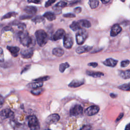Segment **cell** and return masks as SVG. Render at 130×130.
Returning a JSON list of instances; mask_svg holds the SVG:
<instances>
[{"mask_svg": "<svg viewBox=\"0 0 130 130\" xmlns=\"http://www.w3.org/2000/svg\"><path fill=\"white\" fill-rule=\"evenodd\" d=\"M119 75L122 78L124 79L130 78V69L126 71H120L119 73Z\"/></svg>", "mask_w": 130, "mask_h": 130, "instance_id": "obj_23", "label": "cell"}, {"mask_svg": "<svg viewBox=\"0 0 130 130\" xmlns=\"http://www.w3.org/2000/svg\"><path fill=\"white\" fill-rule=\"evenodd\" d=\"M57 0H48L46 3L45 4V7L47 8L49 6H50L52 4H53L54 2H55Z\"/></svg>", "mask_w": 130, "mask_h": 130, "instance_id": "obj_34", "label": "cell"}, {"mask_svg": "<svg viewBox=\"0 0 130 130\" xmlns=\"http://www.w3.org/2000/svg\"><path fill=\"white\" fill-rule=\"evenodd\" d=\"M123 113L120 114V115H119V116L117 117V119H116V121H119V120H120V119H121V118L123 117Z\"/></svg>", "mask_w": 130, "mask_h": 130, "instance_id": "obj_44", "label": "cell"}, {"mask_svg": "<svg viewBox=\"0 0 130 130\" xmlns=\"http://www.w3.org/2000/svg\"><path fill=\"white\" fill-rule=\"evenodd\" d=\"M125 130H130V123H129V124H128L126 126V127H125Z\"/></svg>", "mask_w": 130, "mask_h": 130, "instance_id": "obj_47", "label": "cell"}, {"mask_svg": "<svg viewBox=\"0 0 130 130\" xmlns=\"http://www.w3.org/2000/svg\"><path fill=\"white\" fill-rule=\"evenodd\" d=\"M110 0H101V1L102 2L103 4H107L109 2Z\"/></svg>", "mask_w": 130, "mask_h": 130, "instance_id": "obj_45", "label": "cell"}, {"mask_svg": "<svg viewBox=\"0 0 130 130\" xmlns=\"http://www.w3.org/2000/svg\"><path fill=\"white\" fill-rule=\"evenodd\" d=\"M21 56L25 58H29L33 55V50L31 48L23 49L20 52Z\"/></svg>", "mask_w": 130, "mask_h": 130, "instance_id": "obj_12", "label": "cell"}, {"mask_svg": "<svg viewBox=\"0 0 130 130\" xmlns=\"http://www.w3.org/2000/svg\"><path fill=\"white\" fill-rule=\"evenodd\" d=\"M92 47L87 46V45H85V46H81L78 47L76 49V52L78 53V54H81L85 52H89L90 50L92 49Z\"/></svg>", "mask_w": 130, "mask_h": 130, "instance_id": "obj_13", "label": "cell"}, {"mask_svg": "<svg viewBox=\"0 0 130 130\" xmlns=\"http://www.w3.org/2000/svg\"><path fill=\"white\" fill-rule=\"evenodd\" d=\"M129 60H123L121 62V67L122 68H124L127 67L129 63Z\"/></svg>", "mask_w": 130, "mask_h": 130, "instance_id": "obj_33", "label": "cell"}, {"mask_svg": "<svg viewBox=\"0 0 130 130\" xmlns=\"http://www.w3.org/2000/svg\"><path fill=\"white\" fill-rule=\"evenodd\" d=\"M7 49L10 51L14 57H16L18 56V52L20 50L19 48L16 46H7Z\"/></svg>", "mask_w": 130, "mask_h": 130, "instance_id": "obj_16", "label": "cell"}, {"mask_svg": "<svg viewBox=\"0 0 130 130\" xmlns=\"http://www.w3.org/2000/svg\"><path fill=\"white\" fill-rule=\"evenodd\" d=\"M79 24H80V25L81 26L84 27H87V28H89L91 26V23L90 22L85 19H82V20H80L78 21Z\"/></svg>", "mask_w": 130, "mask_h": 130, "instance_id": "obj_25", "label": "cell"}, {"mask_svg": "<svg viewBox=\"0 0 130 130\" xmlns=\"http://www.w3.org/2000/svg\"><path fill=\"white\" fill-rule=\"evenodd\" d=\"M24 11L28 14H35L37 11V8L34 6H26L24 8Z\"/></svg>", "mask_w": 130, "mask_h": 130, "instance_id": "obj_17", "label": "cell"}, {"mask_svg": "<svg viewBox=\"0 0 130 130\" xmlns=\"http://www.w3.org/2000/svg\"><path fill=\"white\" fill-rule=\"evenodd\" d=\"M118 88L124 91H130V83L122 84L119 86Z\"/></svg>", "mask_w": 130, "mask_h": 130, "instance_id": "obj_27", "label": "cell"}, {"mask_svg": "<svg viewBox=\"0 0 130 130\" xmlns=\"http://www.w3.org/2000/svg\"><path fill=\"white\" fill-rule=\"evenodd\" d=\"M1 61L3 62L4 61V59L3 58V50H2V48H1Z\"/></svg>", "mask_w": 130, "mask_h": 130, "instance_id": "obj_43", "label": "cell"}, {"mask_svg": "<svg viewBox=\"0 0 130 130\" xmlns=\"http://www.w3.org/2000/svg\"><path fill=\"white\" fill-rule=\"evenodd\" d=\"M18 36L20 43L24 46L28 47L32 43V39L29 37L28 33L26 30H22L18 32Z\"/></svg>", "mask_w": 130, "mask_h": 130, "instance_id": "obj_2", "label": "cell"}, {"mask_svg": "<svg viewBox=\"0 0 130 130\" xmlns=\"http://www.w3.org/2000/svg\"><path fill=\"white\" fill-rule=\"evenodd\" d=\"M88 65L89 66H91V67H93V68H95V67H97L98 66V63H96V62H90V63H89L88 64Z\"/></svg>", "mask_w": 130, "mask_h": 130, "instance_id": "obj_40", "label": "cell"}, {"mask_svg": "<svg viewBox=\"0 0 130 130\" xmlns=\"http://www.w3.org/2000/svg\"><path fill=\"white\" fill-rule=\"evenodd\" d=\"M31 17V16L29 15H23L21 17H20V19H29Z\"/></svg>", "mask_w": 130, "mask_h": 130, "instance_id": "obj_38", "label": "cell"}, {"mask_svg": "<svg viewBox=\"0 0 130 130\" xmlns=\"http://www.w3.org/2000/svg\"><path fill=\"white\" fill-rule=\"evenodd\" d=\"M43 82H38L36 81L35 82L30 83L28 84V86L32 89H36L38 88H40L43 86Z\"/></svg>", "mask_w": 130, "mask_h": 130, "instance_id": "obj_22", "label": "cell"}, {"mask_svg": "<svg viewBox=\"0 0 130 130\" xmlns=\"http://www.w3.org/2000/svg\"><path fill=\"white\" fill-rule=\"evenodd\" d=\"M83 111V109L81 106L79 105H76L71 108L70 114L71 116H79L82 114Z\"/></svg>", "mask_w": 130, "mask_h": 130, "instance_id": "obj_6", "label": "cell"}, {"mask_svg": "<svg viewBox=\"0 0 130 130\" xmlns=\"http://www.w3.org/2000/svg\"><path fill=\"white\" fill-rule=\"evenodd\" d=\"M67 4L63 2V1H60L58 3H57L54 7L53 9L55 10V11H61V9L64 7H65L67 6Z\"/></svg>", "mask_w": 130, "mask_h": 130, "instance_id": "obj_18", "label": "cell"}, {"mask_svg": "<svg viewBox=\"0 0 130 130\" xmlns=\"http://www.w3.org/2000/svg\"><path fill=\"white\" fill-rule=\"evenodd\" d=\"M14 116V113L9 109H3L1 112V117L3 119H6L12 117Z\"/></svg>", "mask_w": 130, "mask_h": 130, "instance_id": "obj_11", "label": "cell"}, {"mask_svg": "<svg viewBox=\"0 0 130 130\" xmlns=\"http://www.w3.org/2000/svg\"><path fill=\"white\" fill-rule=\"evenodd\" d=\"M87 32L84 29L81 28L78 30L76 35L77 43L78 45H82L84 43L87 37Z\"/></svg>", "mask_w": 130, "mask_h": 130, "instance_id": "obj_3", "label": "cell"}, {"mask_svg": "<svg viewBox=\"0 0 130 130\" xmlns=\"http://www.w3.org/2000/svg\"><path fill=\"white\" fill-rule=\"evenodd\" d=\"M17 15V13H15V12H9V13H7L5 15H4L2 18V19H7V18H10V17H14L15 16H16Z\"/></svg>", "mask_w": 130, "mask_h": 130, "instance_id": "obj_30", "label": "cell"}, {"mask_svg": "<svg viewBox=\"0 0 130 130\" xmlns=\"http://www.w3.org/2000/svg\"><path fill=\"white\" fill-rule=\"evenodd\" d=\"M41 1L42 0H27V2L31 3H34V4H40L41 3Z\"/></svg>", "mask_w": 130, "mask_h": 130, "instance_id": "obj_37", "label": "cell"}, {"mask_svg": "<svg viewBox=\"0 0 130 130\" xmlns=\"http://www.w3.org/2000/svg\"><path fill=\"white\" fill-rule=\"evenodd\" d=\"M29 68H30V66H27L24 69V70L22 71V73L23 72H25L26 70H28L29 69Z\"/></svg>", "mask_w": 130, "mask_h": 130, "instance_id": "obj_46", "label": "cell"}, {"mask_svg": "<svg viewBox=\"0 0 130 130\" xmlns=\"http://www.w3.org/2000/svg\"><path fill=\"white\" fill-rule=\"evenodd\" d=\"M91 128L90 125H84L81 128V129H89Z\"/></svg>", "mask_w": 130, "mask_h": 130, "instance_id": "obj_41", "label": "cell"}, {"mask_svg": "<svg viewBox=\"0 0 130 130\" xmlns=\"http://www.w3.org/2000/svg\"><path fill=\"white\" fill-rule=\"evenodd\" d=\"M43 90L42 88H36V89H34V90H31V92L32 93V94L35 95H38L39 94H40L42 92H43Z\"/></svg>", "mask_w": 130, "mask_h": 130, "instance_id": "obj_31", "label": "cell"}, {"mask_svg": "<svg viewBox=\"0 0 130 130\" xmlns=\"http://www.w3.org/2000/svg\"><path fill=\"white\" fill-rule=\"evenodd\" d=\"M43 16L47 18L49 21H53L55 19L56 16L55 14L51 12H47Z\"/></svg>", "mask_w": 130, "mask_h": 130, "instance_id": "obj_21", "label": "cell"}, {"mask_svg": "<svg viewBox=\"0 0 130 130\" xmlns=\"http://www.w3.org/2000/svg\"><path fill=\"white\" fill-rule=\"evenodd\" d=\"M35 36L38 44L41 47L44 46L48 40L47 34L43 29L37 30L35 32Z\"/></svg>", "mask_w": 130, "mask_h": 130, "instance_id": "obj_1", "label": "cell"}, {"mask_svg": "<svg viewBox=\"0 0 130 130\" xmlns=\"http://www.w3.org/2000/svg\"><path fill=\"white\" fill-rule=\"evenodd\" d=\"M86 74L90 76H92L94 78H97V77H101V76H104V74L102 72H94V71H86Z\"/></svg>", "mask_w": 130, "mask_h": 130, "instance_id": "obj_20", "label": "cell"}, {"mask_svg": "<svg viewBox=\"0 0 130 130\" xmlns=\"http://www.w3.org/2000/svg\"><path fill=\"white\" fill-rule=\"evenodd\" d=\"M32 21L35 23H40L44 21V19L43 17L40 16H38L35 17L32 19Z\"/></svg>", "mask_w": 130, "mask_h": 130, "instance_id": "obj_29", "label": "cell"}, {"mask_svg": "<svg viewBox=\"0 0 130 130\" xmlns=\"http://www.w3.org/2000/svg\"><path fill=\"white\" fill-rule=\"evenodd\" d=\"M89 5L91 9L96 8L99 5L98 0H89Z\"/></svg>", "mask_w": 130, "mask_h": 130, "instance_id": "obj_26", "label": "cell"}, {"mask_svg": "<svg viewBox=\"0 0 130 130\" xmlns=\"http://www.w3.org/2000/svg\"><path fill=\"white\" fill-rule=\"evenodd\" d=\"M70 67V64L68 63V62H64V63H61L59 66V71L61 72V73H63L65 70L69 68Z\"/></svg>", "mask_w": 130, "mask_h": 130, "instance_id": "obj_28", "label": "cell"}, {"mask_svg": "<svg viewBox=\"0 0 130 130\" xmlns=\"http://www.w3.org/2000/svg\"><path fill=\"white\" fill-rule=\"evenodd\" d=\"M81 8L80 7H77L75 9H74V12L76 13H79L81 12Z\"/></svg>", "mask_w": 130, "mask_h": 130, "instance_id": "obj_39", "label": "cell"}, {"mask_svg": "<svg viewBox=\"0 0 130 130\" xmlns=\"http://www.w3.org/2000/svg\"><path fill=\"white\" fill-rule=\"evenodd\" d=\"M84 80H73L69 84V86L72 88H76L84 84Z\"/></svg>", "mask_w": 130, "mask_h": 130, "instance_id": "obj_14", "label": "cell"}, {"mask_svg": "<svg viewBox=\"0 0 130 130\" xmlns=\"http://www.w3.org/2000/svg\"><path fill=\"white\" fill-rule=\"evenodd\" d=\"M122 30L121 27L118 24H115L113 25L110 31V36L115 37L118 35Z\"/></svg>", "mask_w": 130, "mask_h": 130, "instance_id": "obj_10", "label": "cell"}, {"mask_svg": "<svg viewBox=\"0 0 130 130\" xmlns=\"http://www.w3.org/2000/svg\"><path fill=\"white\" fill-rule=\"evenodd\" d=\"M63 16L66 18H73V17H75L76 16L73 13H67V14H63Z\"/></svg>", "mask_w": 130, "mask_h": 130, "instance_id": "obj_35", "label": "cell"}, {"mask_svg": "<svg viewBox=\"0 0 130 130\" xmlns=\"http://www.w3.org/2000/svg\"><path fill=\"white\" fill-rule=\"evenodd\" d=\"M99 110L100 108L98 106H91L86 109L85 113L87 116H92L98 113Z\"/></svg>", "mask_w": 130, "mask_h": 130, "instance_id": "obj_9", "label": "cell"}, {"mask_svg": "<svg viewBox=\"0 0 130 130\" xmlns=\"http://www.w3.org/2000/svg\"><path fill=\"white\" fill-rule=\"evenodd\" d=\"M3 103H4V100H3V96L1 95V106H2Z\"/></svg>", "mask_w": 130, "mask_h": 130, "instance_id": "obj_49", "label": "cell"}, {"mask_svg": "<svg viewBox=\"0 0 130 130\" xmlns=\"http://www.w3.org/2000/svg\"><path fill=\"white\" fill-rule=\"evenodd\" d=\"M49 78H50L49 76H44V77H40L38 79H35L34 81H38V82H43V81H45L48 80Z\"/></svg>", "mask_w": 130, "mask_h": 130, "instance_id": "obj_32", "label": "cell"}, {"mask_svg": "<svg viewBox=\"0 0 130 130\" xmlns=\"http://www.w3.org/2000/svg\"><path fill=\"white\" fill-rule=\"evenodd\" d=\"M117 62H118V61L117 60L114 59L112 58H109L106 59L103 62V63L106 66L114 67L117 64Z\"/></svg>", "mask_w": 130, "mask_h": 130, "instance_id": "obj_15", "label": "cell"}, {"mask_svg": "<svg viewBox=\"0 0 130 130\" xmlns=\"http://www.w3.org/2000/svg\"><path fill=\"white\" fill-rule=\"evenodd\" d=\"M28 126L31 129H38L40 128L39 121L35 115H30L27 117Z\"/></svg>", "mask_w": 130, "mask_h": 130, "instance_id": "obj_4", "label": "cell"}, {"mask_svg": "<svg viewBox=\"0 0 130 130\" xmlns=\"http://www.w3.org/2000/svg\"><path fill=\"white\" fill-rule=\"evenodd\" d=\"M70 27L71 28V29L74 31H76V30H78L79 29L81 28V25L79 24V23L78 22H76V21H74L70 25Z\"/></svg>", "mask_w": 130, "mask_h": 130, "instance_id": "obj_24", "label": "cell"}, {"mask_svg": "<svg viewBox=\"0 0 130 130\" xmlns=\"http://www.w3.org/2000/svg\"><path fill=\"white\" fill-rule=\"evenodd\" d=\"M52 53L55 56H56L57 57H60L63 55L64 51L61 48H55L52 50Z\"/></svg>", "mask_w": 130, "mask_h": 130, "instance_id": "obj_19", "label": "cell"}, {"mask_svg": "<svg viewBox=\"0 0 130 130\" xmlns=\"http://www.w3.org/2000/svg\"><path fill=\"white\" fill-rule=\"evenodd\" d=\"M63 46L67 49L71 48L74 43V39L70 34H66L63 37Z\"/></svg>", "mask_w": 130, "mask_h": 130, "instance_id": "obj_5", "label": "cell"}, {"mask_svg": "<svg viewBox=\"0 0 130 130\" xmlns=\"http://www.w3.org/2000/svg\"><path fill=\"white\" fill-rule=\"evenodd\" d=\"M65 35L66 32L62 28H59L52 35L51 39L53 41H56L63 38Z\"/></svg>", "mask_w": 130, "mask_h": 130, "instance_id": "obj_7", "label": "cell"}, {"mask_svg": "<svg viewBox=\"0 0 130 130\" xmlns=\"http://www.w3.org/2000/svg\"><path fill=\"white\" fill-rule=\"evenodd\" d=\"M15 25H17L19 28L22 29H24L26 27V25L23 23H18L16 24Z\"/></svg>", "mask_w": 130, "mask_h": 130, "instance_id": "obj_36", "label": "cell"}, {"mask_svg": "<svg viewBox=\"0 0 130 130\" xmlns=\"http://www.w3.org/2000/svg\"><path fill=\"white\" fill-rule=\"evenodd\" d=\"M4 30H5V31H8V30H12V28L10 27V26H7L6 27H5L4 28Z\"/></svg>", "mask_w": 130, "mask_h": 130, "instance_id": "obj_42", "label": "cell"}, {"mask_svg": "<svg viewBox=\"0 0 130 130\" xmlns=\"http://www.w3.org/2000/svg\"><path fill=\"white\" fill-rule=\"evenodd\" d=\"M110 96H111V97H112V98H115L117 96V95L115 94H114V93H112L110 94Z\"/></svg>", "mask_w": 130, "mask_h": 130, "instance_id": "obj_48", "label": "cell"}, {"mask_svg": "<svg viewBox=\"0 0 130 130\" xmlns=\"http://www.w3.org/2000/svg\"><path fill=\"white\" fill-rule=\"evenodd\" d=\"M60 117L58 114L56 113L52 114L47 117V118L46 119L45 121L47 124H51L56 123L58 121Z\"/></svg>", "mask_w": 130, "mask_h": 130, "instance_id": "obj_8", "label": "cell"}]
</instances>
